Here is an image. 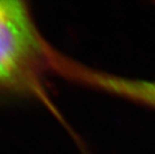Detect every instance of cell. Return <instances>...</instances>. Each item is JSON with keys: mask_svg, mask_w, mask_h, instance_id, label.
Listing matches in <instances>:
<instances>
[{"mask_svg": "<svg viewBox=\"0 0 155 154\" xmlns=\"http://www.w3.org/2000/svg\"><path fill=\"white\" fill-rule=\"evenodd\" d=\"M84 86L155 110V82L108 73L88 68L83 77Z\"/></svg>", "mask_w": 155, "mask_h": 154, "instance_id": "7a4b0ae2", "label": "cell"}, {"mask_svg": "<svg viewBox=\"0 0 155 154\" xmlns=\"http://www.w3.org/2000/svg\"><path fill=\"white\" fill-rule=\"evenodd\" d=\"M154 4H155V3H154Z\"/></svg>", "mask_w": 155, "mask_h": 154, "instance_id": "3957f363", "label": "cell"}, {"mask_svg": "<svg viewBox=\"0 0 155 154\" xmlns=\"http://www.w3.org/2000/svg\"><path fill=\"white\" fill-rule=\"evenodd\" d=\"M61 53L45 40L24 2L0 0V90L35 96L56 112L45 91Z\"/></svg>", "mask_w": 155, "mask_h": 154, "instance_id": "6da1fadb", "label": "cell"}]
</instances>
